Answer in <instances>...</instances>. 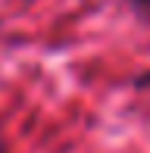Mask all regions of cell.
<instances>
[{"label": "cell", "mask_w": 150, "mask_h": 153, "mask_svg": "<svg viewBox=\"0 0 150 153\" xmlns=\"http://www.w3.org/2000/svg\"><path fill=\"white\" fill-rule=\"evenodd\" d=\"M0 153H6V147H3V141H0Z\"/></svg>", "instance_id": "obj_2"}, {"label": "cell", "mask_w": 150, "mask_h": 153, "mask_svg": "<svg viewBox=\"0 0 150 153\" xmlns=\"http://www.w3.org/2000/svg\"><path fill=\"white\" fill-rule=\"evenodd\" d=\"M125 6L141 19V22H147V25H150V0H125Z\"/></svg>", "instance_id": "obj_1"}]
</instances>
